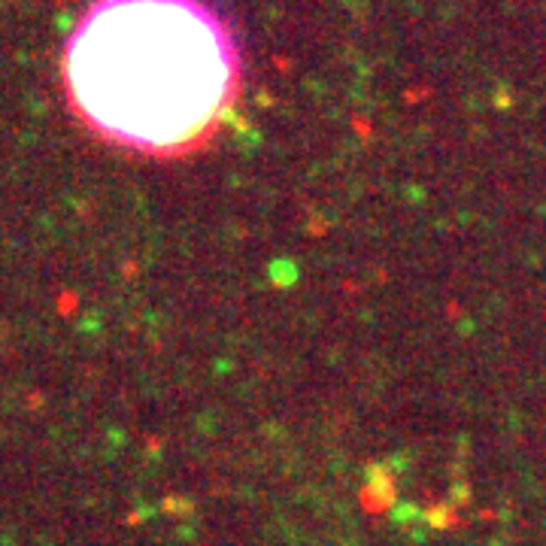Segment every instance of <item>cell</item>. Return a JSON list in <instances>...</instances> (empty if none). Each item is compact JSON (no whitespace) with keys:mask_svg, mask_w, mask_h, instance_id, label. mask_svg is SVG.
I'll use <instances>...</instances> for the list:
<instances>
[{"mask_svg":"<svg viewBox=\"0 0 546 546\" xmlns=\"http://www.w3.org/2000/svg\"><path fill=\"white\" fill-rule=\"evenodd\" d=\"M76 119L149 158L201 152L243 91V52L207 0H95L61 55Z\"/></svg>","mask_w":546,"mask_h":546,"instance_id":"6da1fadb","label":"cell"}]
</instances>
